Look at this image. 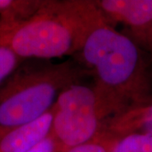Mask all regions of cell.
Returning a JSON list of instances; mask_svg holds the SVG:
<instances>
[{"mask_svg":"<svg viewBox=\"0 0 152 152\" xmlns=\"http://www.w3.org/2000/svg\"><path fill=\"white\" fill-rule=\"evenodd\" d=\"M111 152H152V135L131 133L118 137Z\"/></svg>","mask_w":152,"mask_h":152,"instance_id":"obj_9","label":"cell"},{"mask_svg":"<svg viewBox=\"0 0 152 152\" xmlns=\"http://www.w3.org/2000/svg\"><path fill=\"white\" fill-rule=\"evenodd\" d=\"M53 107L27 124L0 134V152H26L46 139L52 132Z\"/></svg>","mask_w":152,"mask_h":152,"instance_id":"obj_6","label":"cell"},{"mask_svg":"<svg viewBox=\"0 0 152 152\" xmlns=\"http://www.w3.org/2000/svg\"><path fill=\"white\" fill-rule=\"evenodd\" d=\"M86 75L90 76L76 59L21 64L0 86V134L48 113L67 86Z\"/></svg>","mask_w":152,"mask_h":152,"instance_id":"obj_3","label":"cell"},{"mask_svg":"<svg viewBox=\"0 0 152 152\" xmlns=\"http://www.w3.org/2000/svg\"><path fill=\"white\" fill-rule=\"evenodd\" d=\"M148 53L152 56V39H151V46H150V48H149V51H148Z\"/></svg>","mask_w":152,"mask_h":152,"instance_id":"obj_13","label":"cell"},{"mask_svg":"<svg viewBox=\"0 0 152 152\" xmlns=\"http://www.w3.org/2000/svg\"><path fill=\"white\" fill-rule=\"evenodd\" d=\"M104 130L116 138L131 133L152 135V94L110 118Z\"/></svg>","mask_w":152,"mask_h":152,"instance_id":"obj_7","label":"cell"},{"mask_svg":"<svg viewBox=\"0 0 152 152\" xmlns=\"http://www.w3.org/2000/svg\"><path fill=\"white\" fill-rule=\"evenodd\" d=\"M117 138L104 130L90 141L72 147L63 152H111Z\"/></svg>","mask_w":152,"mask_h":152,"instance_id":"obj_11","label":"cell"},{"mask_svg":"<svg viewBox=\"0 0 152 152\" xmlns=\"http://www.w3.org/2000/svg\"><path fill=\"white\" fill-rule=\"evenodd\" d=\"M26 152H62L58 143L52 133L46 139Z\"/></svg>","mask_w":152,"mask_h":152,"instance_id":"obj_12","label":"cell"},{"mask_svg":"<svg viewBox=\"0 0 152 152\" xmlns=\"http://www.w3.org/2000/svg\"><path fill=\"white\" fill-rule=\"evenodd\" d=\"M23 61L10 47L0 43V86L18 69Z\"/></svg>","mask_w":152,"mask_h":152,"instance_id":"obj_10","label":"cell"},{"mask_svg":"<svg viewBox=\"0 0 152 152\" xmlns=\"http://www.w3.org/2000/svg\"><path fill=\"white\" fill-rule=\"evenodd\" d=\"M116 114V109L94 84L73 82L60 92L53 105L51 133L63 152L97 137Z\"/></svg>","mask_w":152,"mask_h":152,"instance_id":"obj_4","label":"cell"},{"mask_svg":"<svg viewBox=\"0 0 152 152\" xmlns=\"http://www.w3.org/2000/svg\"><path fill=\"white\" fill-rule=\"evenodd\" d=\"M103 20L93 0H45L27 20L0 23V43L22 60L75 56L91 31Z\"/></svg>","mask_w":152,"mask_h":152,"instance_id":"obj_2","label":"cell"},{"mask_svg":"<svg viewBox=\"0 0 152 152\" xmlns=\"http://www.w3.org/2000/svg\"><path fill=\"white\" fill-rule=\"evenodd\" d=\"M45 0H0V23L21 22L33 16Z\"/></svg>","mask_w":152,"mask_h":152,"instance_id":"obj_8","label":"cell"},{"mask_svg":"<svg viewBox=\"0 0 152 152\" xmlns=\"http://www.w3.org/2000/svg\"><path fill=\"white\" fill-rule=\"evenodd\" d=\"M105 20L120 24L127 34L148 53L152 39V0H95Z\"/></svg>","mask_w":152,"mask_h":152,"instance_id":"obj_5","label":"cell"},{"mask_svg":"<svg viewBox=\"0 0 152 152\" xmlns=\"http://www.w3.org/2000/svg\"><path fill=\"white\" fill-rule=\"evenodd\" d=\"M145 53L127 34L103 20L91 31L74 57L118 114L152 94Z\"/></svg>","mask_w":152,"mask_h":152,"instance_id":"obj_1","label":"cell"}]
</instances>
